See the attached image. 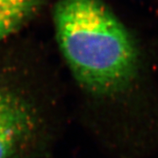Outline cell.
<instances>
[{
  "mask_svg": "<svg viewBox=\"0 0 158 158\" xmlns=\"http://www.w3.org/2000/svg\"><path fill=\"white\" fill-rule=\"evenodd\" d=\"M54 20L63 57L90 95L113 105L140 85L144 71L140 46L102 0H59Z\"/></svg>",
  "mask_w": 158,
  "mask_h": 158,
  "instance_id": "cell-1",
  "label": "cell"
},
{
  "mask_svg": "<svg viewBox=\"0 0 158 158\" xmlns=\"http://www.w3.org/2000/svg\"><path fill=\"white\" fill-rule=\"evenodd\" d=\"M39 123L33 104L0 84V158H15L25 151L34 141Z\"/></svg>",
  "mask_w": 158,
  "mask_h": 158,
  "instance_id": "cell-2",
  "label": "cell"
},
{
  "mask_svg": "<svg viewBox=\"0 0 158 158\" xmlns=\"http://www.w3.org/2000/svg\"><path fill=\"white\" fill-rule=\"evenodd\" d=\"M46 0H0V40L14 34L35 16Z\"/></svg>",
  "mask_w": 158,
  "mask_h": 158,
  "instance_id": "cell-3",
  "label": "cell"
}]
</instances>
